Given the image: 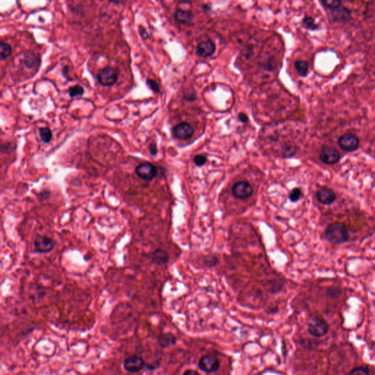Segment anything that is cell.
Segmentation results:
<instances>
[{"mask_svg": "<svg viewBox=\"0 0 375 375\" xmlns=\"http://www.w3.org/2000/svg\"><path fill=\"white\" fill-rule=\"evenodd\" d=\"M325 235L327 241L335 245L346 242L349 238V233L345 224L339 222L329 224L325 230Z\"/></svg>", "mask_w": 375, "mask_h": 375, "instance_id": "cell-1", "label": "cell"}, {"mask_svg": "<svg viewBox=\"0 0 375 375\" xmlns=\"http://www.w3.org/2000/svg\"><path fill=\"white\" fill-rule=\"evenodd\" d=\"M328 324L321 317H314L308 323V332L315 337H322L328 331Z\"/></svg>", "mask_w": 375, "mask_h": 375, "instance_id": "cell-2", "label": "cell"}, {"mask_svg": "<svg viewBox=\"0 0 375 375\" xmlns=\"http://www.w3.org/2000/svg\"><path fill=\"white\" fill-rule=\"evenodd\" d=\"M97 79L98 82L104 87H111L117 82L118 75L114 68L106 67L98 73Z\"/></svg>", "mask_w": 375, "mask_h": 375, "instance_id": "cell-3", "label": "cell"}, {"mask_svg": "<svg viewBox=\"0 0 375 375\" xmlns=\"http://www.w3.org/2000/svg\"><path fill=\"white\" fill-rule=\"evenodd\" d=\"M198 365L204 373L211 374L218 371L220 367V362L215 355H206L200 358Z\"/></svg>", "mask_w": 375, "mask_h": 375, "instance_id": "cell-4", "label": "cell"}, {"mask_svg": "<svg viewBox=\"0 0 375 375\" xmlns=\"http://www.w3.org/2000/svg\"><path fill=\"white\" fill-rule=\"evenodd\" d=\"M339 147L346 152H353L359 147V138L352 134H345L338 140Z\"/></svg>", "mask_w": 375, "mask_h": 375, "instance_id": "cell-5", "label": "cell"}, {"mask_svg": "<svg viewBox=\"0 0 375 375\" xmlns=\"http://www.w3.org/2000/svg\"><path fill=\"white\" fill-rule=\"evenodd\" d=\"M340 159V153L336 148L328 146H322L320 153V159L322 163L333 165L338 163Z\"/></svg>", "mask_w": 375, "mask_h": 375, "instance_id": "cell-6", "label": "cell"}, {"mask_svg": "<svg viewBox=\"0 0 375 375\" xmlns=\"http://www.w3.org/2000/svg\"><path fill=\"white\" fill-rule=\"evenodd\" d=\"M135 172L141 180L147 181H152L157 175V169L156 166L148 162L138 165L135 169Z\"/></svg>", "mask_w": 375, "mask_h": 375, "instance_id": "cell-7", "label": "cell"}, {"mask_svg": "<svg viewBox=\"0 0 375 375\" xmlns=\"http://www.w3.org/2000/svg\"><path fill=\"white\" fill-rule=\"evenodd\" d=\"M232 192L237 199H246L252 195L253 188L246 181H240L233 186Z\"/></svg>", "mask_w": 375, "mask_h": 375, "instance_id": "cell-8", "label": "cell"}, {"mask_svg": "<svg viewBox=\"0 0 375 375\" xmlns=\"http://www.w3.org/2000/svg\"><path fill=\"white\" fill-rule=\"evenodd\" d=\"M124 369L131 373H137L145 367L144 360L139 355H134L128 357L123 363Z\"/></svg>", "mask_w": 375, "mask_h": 375, "instance_id": "cell-9", "label": "cell"}, {"mask_svg": "<svg viewBox=\"0 0 375 375\" xmlns=\"http://www.w3.org/2000/svg\"><path fill=\"white\" fill-rule=\"evenodd\" d=\"M193 132L194 131L190 124L187 123H182L177 125L173 128L172 134H173L174 137L176 138V139L186 140V139H188L191 137L192 135L193 134Z\"/></svg>", "mask_w": 375, "mask_h": 375, "instance_id": "cell-10", "label": "cell"}, {"mask_svg": "<svg viewBox=\"0 0 375 375\" xmlns=\"http://www.w3.org/2000/svg\"><path fill=\"white\" fill-rule=\"evenodd\" d=\"M34 247L36 252L47 254L52 251L54 247V242L51 238L46 236H40L35 238Z\"/></svg>", "mask_w": 375, "mask_h": 375, "instance_id": "cell-11", "label": "cell"}, {"mask_svg": "<svg viewBox=\"0 0 375 375\" xmlns=\"http://www.w3.org/2000/svg\"><path fill=\"white\" fill-rule=\"evenodd\" d=\"M317 199L322 205H330L336 200V194L333 190L328 188H322L316 193Z\"/></svg>", "mask_w": 375, "mask_h": 375, "instance_id": "cell-12", "label": "cell"}, {"mask_svg": "<svg viewBox=\"0 0 375 375\" xmlns=\"http://www.w3.org/2000/svg\"><path fill=\"white\" fill-rule=\"evenodd\" d=\"M196 53L202 57H209L215 52V45L213 41H205L199 43L196 47Z\"/></svg>", "mask_w": 375, "mask_h": 375, "instance_id": "cell-13", "label": "cell"}, {"mask_svg": "<svg viewBox=\"0 0 375 375\" xmlns=\"http://www.w3.org/2000/svg\"><path fill=\"white\" fill-rule=\"evenodd\" d=\"M332 18L333 21L338 22H347L351 17V11L347 7L340 6L335 10H331Z\"/></svg>", "mask_w": 375, "mask_h": 375, "instance_id": "cell-14", "label": "cell"}, {"mask_svg": "<svg viewBox=\"0 0 375 375\" xmlns=\"http://www.w3.org/2000/svg\"><path fill=\"white\" fill-rule=\"evenodd\" d=\"M175 21L178 23L183 25H188L191 23L193 19V16L191 12L189 10H178L174 15Z\"/></svg>", "mask_w": 375, "mask_h": 375, "instance_id": "cell-15", "label": "cell"}, {"mask_svg": "<svg viewBox=\"0 0 375 375\" xmlns=\"http://www.w3.org/2000/svg\"><path fill=\"white\" fill-rule=\"evenodd\" d=\"M41 63L39 57L32 52H27L24 54L23 64L29 69L36 68Z\"/></svg>", "mask_w": 375, "mask_h": 375, "instance_id": "cell-16", "label": "cell"}, {"mask_svg": "<svg viewBox=\"0 0 375 375\" xmlns=\"http://www.w3.org/2000/svg\"><path fill=\"white\" fill-rule=\"evenodd\" d=\"M158 343L161 348H167L176 343V338L171 333H161L158 336Z\"/></svg>", "mask_w": 375, "mask_h": 375, "instance_id": "cell-17", "label": "cell"}, {"mask_svg": "<svg viewBox=\"0 0 375 375\" xmlns=\"http://www.w3.org/2000/svg\"><path fill=\"white\" fill-rule=\"evenodd\" d=\"M295 68L300 77H306L309 72V64L306 61L298 60L295 62Z\"/></svg>", "mask_w": 375, "mask_h": 375, "instance_id": "cell-18", "label": "cell"}, {"mask_svg": "<svg viewBox=\"0 0 375 375\" xmlns=\"http://www.w3.org/2000/svg\"><path fill=\"white\" fill-rule=\"evenodd\" d=\"M303 25L309 30L315 31L319 29V26L315 23V19L310 16H306L303 19Z\"/></svg>", "mask_w": 375, "mask_h": 375, "instance_id": "cell-19", "label": "cell"}, {"mask_svg": "<svg viewBox=\"0 0 375 375\" xmlns=\"http://www.w3.org/2000/svg\"><path fill=\"white\" fill-rule=\"evenodd\" d=\"M12 49L9 44L1 42L0 44V59L4 60L11 54Z\"/></svg>", "mask_w": 375, "mask_h": 375, "instance_id": "cell-20", "label": "cell"}, {"mask_svg": "<svg viewBox=\"0 0 375 375\" xmlns=\"http://www.w3.org/2000/svg\"><path fill=\"white\" fill-rule=\"evenodd\" d=\"M153 260L156 263H159V264L166 263L168 260V255L165 251H162V250H157L153 254Z\"/></svg>", "mask_w": 375, "mask_h": 375, "instance_id": "cell-21", "label": "cell"}, {"mask_svg": "<svg viewBox=\"0 0 375 375\" xmlns=\"http://www.w3.org/2000/svg\"><path fill=\"white\" fill-rule=\"evenodd\" d=\"M324 7L330 10H335L342 6V1L340 0H324L321 1Z\"/></svg>", "mask_w": 375, "mask_h": 375, "instance_id": "cell-22", "label": "cell"}, {"mask_svg": "<svg viewBox=\"0 0 375 375\" xmlns=\"http://www.w3.org/2000/svg\"><path fill=\"white\" fill-rule=\"evenodd\" d=\"M39 135L41 141L44 143H49L52 139V131L47 127L41 128L39 129Z\"/></svg>", "mask_w": 375, "mask_h": 375, "instance_id": "cell-23", "label": "cell"}, {"mask_svg": "<svg viewBox=\"0 0 375 375\" xmlns=\"http://www.w3.org/2000/svg\"><path fill=\"white\" fill-rule=\"evenodd\" d=\"M302 196H303V192L301 189L299 188H295L289 194V198L291 202H296L301 199Z\"/></svg>", "mask_w": 375, "mask_h": 375, "instance_id": "cell-24", "label": "cell"}, {"mask_svg": "<svg viewBox=\"0 0 375 375\" xmlns=\"http://www.w3.org/2000/svg\"><path fill=\"white\" fill-rule=\"evenodd\" d=\"M84 90L81 86L75 85L68 89V94L71 98H75L77 96H81L84 94Z\"/></svg>", "mask_w": 375, "mask_h": 375, "instance_id": "cell-25", "label": "cell"}, {"mask_svg": "<svg viewBox=\"0 0 375 375\" xmlns=\"http://www.w3.org/2000/svg\"><path fill=\"white\" fill-rule=\"evenodd\" d=\"M297 149L294 146H286L283 149V156L285 158H290L294 156L296 154Z\"/></svg>", "mask_w": 375, "mask_h": 375, "instance_id": "cell-26", "label": "cell"}, {"mask_svg": "<svg viewBox=\"0 0 375 375\" xmlns=\"http://www.w3.org/2000/svg\"><path fill=\"white\" fill-rule=\"evenodd\" d=\"M348 375H370V373L367 369L360 367L351 370Z\"/></svg>", "mask_w": 375, "mask_h": 375, "instance_id": "cell-27", "label": "cell"}, {"mask_svg": "<svg viewBox=\"0 0 375 375\" xmlns=\"http://www.w3.org/2000/svg\"><path fill=\"white\" fill-rule=\"evenodd\" d=\"M146 83H147V86L150 87V90H153L154 93H159L160 92V86L155 80L148 79L146 81Z\"/></svg>", "mask_w": 375, "mask_h": 375, "instance_id": "cell-28", "label": "cell"}, {"mask_svg": "<svg viewBox=\"0 0 375 375\" xmlns=\"http://www.w3.org/2000/svg\"><path fill=\"white\" fill-rule=\"evenodd\" d=\"M193 161H194L195 164L196 166H202L206 163L207 158L205 156H202V155H197L193 159Z\"/></svg>", "mask_w": 375, "mask_h": 375, "instance_id": "cell-29", "label": "cell"}, {"mask_svg": "<svg viewBox=\"0 0 375 375\" xmlns=\"http://www.w3.org/2000/svg\"><path fill=\"white\" fill-rule=\"evenodd\" d=\"M218 260L215 257H208L206 260H205V263H206L208 266H215V265L218 263Z\"/></svg>", "mask_w": 375, "mask_h": 375, "instance_id": "cell-30", "label": "cell"}, {"mask_svg": "<svg viewBox=\"0 0 375 375\" xmlns=\"http://www.w3.org/2000/svg\"><path fill=\"white\" fill-rule=\"evenodd\" d=\"M149 150H150V153H151L153 156H156V155L157 154V146H156V144H155V143H151V144L149 145Z\"/></svg>", "mask_w": 375, "mask_h": 375, "instance_id": "cell-31", "label": "cell"}, {"mask_svg": "<svg viewBox=\"0 0 375 375\" xmlns=\"http://www.w3.org/2000/svg\"><path fill=\"white\" fill-rule=\"evenodd\" d=\"M139 34H140V35L141 37H142V38H144V39H147V38H149V35L148 33H147V30H146L144 28H143L142 27H139Z\"/></svg>", "mask_w": 375, "mask_h": 375, "instance_id": "cell-32", "label": "cell"}, {"mask_svg": "<svg viewBox=\"0 0 375 375\" xmlns=\"http://www.w3.org/2000/svg\"><path fill=\"white\" fill-rule=\"evenodd\" d=\"M238 119H239L240 121L243 123H247L248 121V117L244 113H240L239 115H238Z\"/></svg>", "mask_w": 375, "mask_h": 375, "instance_id": "cell-33", "label": "cell"}, {"mask_svg": "<svg viewBox=\"0 0 375 375\" xmlns=\"http://www.w3.org/2000/svg\"><path fill=\"white\" fill-rule=\"evenodd\" d=\"M245 56H246V57L248 58V59H249V58H251V56H253V48L252 47H249L247 49L246 52H245Z\"/></svg>", "mask_w": 375, "mask_h": 375, "instance_id": "cell-34", "label": "cell"}, {"mask_svg": "<svg viewBox=\"0 0 375 375\" xmlns=\"http://www.w3.org/2000/svg\"><path fill=\"white\" fill-rule=\"evenodd\" d=\"M184 375H200L197 372L194 371V370H187L184 373Z\"/></svg>", "mask_w": 375, "mask_h": 375, "instance_id": "cell-35", "label": "cell"}, {"mask_svg": "<svg viewBox=\"0 0 375 375\" xmlns=\"http://www.w3.org/2000/svg\"><path fill=\"white\" fill-rule=\"evenodd\" d=\"M62 74H63V75L65 76V77H67V74H68V67H64V68H62Z\"/></svg>", "mask_w": 375, "mask_h": 375, "instance_id": "cell-36", "label": "cell"}]
</instances>
